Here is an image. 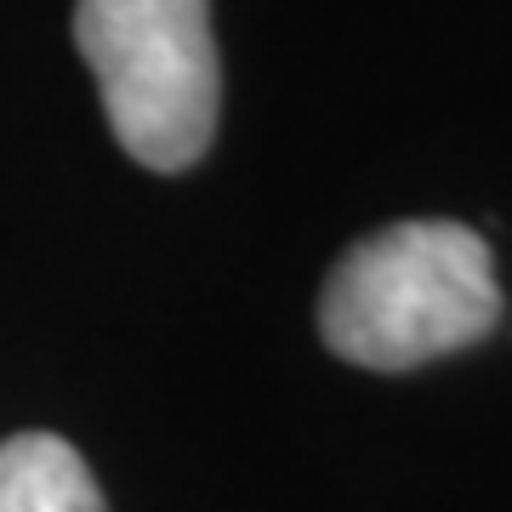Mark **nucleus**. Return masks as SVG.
I'll return each instance as SVG.
<instances>
[{"label": "nucleus", "instance_id": "obj_1", "mask_svg": "<svg viewBox=\"0 0 512 512\" xmlns=\"http://www.w3.org/2000/svg\"><path fill=\"white\" fill-rule=\"evenodd\" d=\"M501 325V285L484 234L461 222H393L330 268L319 336L359 370H416L484 342Z\"/></svg>", "mask_w": 512, "mask_h": 512}, {"label": "nucleus", "instance_id": "obj_2", "mask_svg": "<svg viewBox=\"0 0 512 512\" xmlns=\"http://www.w3.org/2000/svg\"><path fill=\"white\" fill-rule=\"evenodd\" d=\"M74 40L137 165L188 171L211 148L222 109L211 0H74Z\"/></svg>", "mask_w": 512, "mask_h": 512}, {"label": "nucleus", "instance_id": "obj_3", "mask_svg": "<svg viewBox=\"0 0 512 512\" xmlns=\"http://www.w3.org/2000/svg\"><path fill=\"white\" fill-rule=\"evenodd\" d=\"M0 512H103V490L69 439L18 433L0 444Z\"/></svg>", "mask_w": 512, "mask_h": 512}]
</instances>
